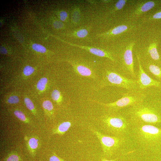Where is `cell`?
<instances>
[{"label":"cell","instance_id":"obj_1","mask_svg":"<svg viewBox=\"0 0 161 161\" xmlns=\"http://www.w3.org/2000/svg\"><path fill=\"white\" fill-rule=\"evenodd\" d=\"M143 101L129 107L127 110L126 114L129 117L130 123L132 125L161 123V117L159 114L153 108L144 104Z\"/></svg>","mask_w":161,"mask_h":161},{"label":"cell","instance_id":"obj_2","mask_svg":"<svg viewBox=\"0 0 161 161\" xmlns=\"http://www.w3.org/2000/svg\"><path fill=\"white\" fill-rule=\"evenodd\" d=\"M132 132L135 140L143 148H153L161 143V129L152 125H132Z\"/></svg>","mask_w":161,"mask_h":161},{"label":"cell","instance_id":"obj_3","mask_svg":"<svg viewBox=\"0 0 161 161\" xmlns=\"http://www.w3.org/2000/svg\"><path fill=\"white\" fill-rule=\"evenodd\" d=\"M101 121L105 130L114 136L125 137L129 131L130 123L121 114H106L102 117Z\"/></svg>","mask_w":161,"mask_h":161},{"label":"cell","instance_id":"obj_4","mask_svg":"<svg viewBox=\"0 0 161 161\" xmlns=\"http://www.w3.org/2000/svg\"><path fill=\"white\" fill-rule=\"evenodd\" d=\"M102 85L116 86L122 88L129 91L140 90L137 80L128 78L119 73L107 70L104 73Z\"/></svg>","mask_w":161,"mask_h":161},{"label":"cell","instance_id":"obj_5","mask_svg":"<svg viewBox=\"0 0 161 161\" xmlns=\"http://www.w3.org/2000/svg\"><path fill=\"white\" fill-rule=\"evenodd\" d=\"M145 98V95L143 92L138 90L124 93L121 98L113 102L107 103L96 102L110 109L117 111L141 103Z\"/></svg>","mask_w":161,"mask_h":161},{"label":"cell","instance_id":"obj_6","mask_svg":"<svg viewBox=\"0 0 161 161\" xmlns=\"http://www.w3.org/2000/svg\"><path fill=\"white\" fill-rule=\"evenodd\" d=\"M92 131L99 140L105 154H112L126 142L125 137L106 135L94 130Z\"/></svg>","mask_w":161,"mask_h":161},{"label":"cell","instance_id":"obj_7","mask_svg":"<svg viewBox=\"0 0 161 161\" xmlns=\"http://www.w3.org/2000/svg\"><path fill=\"white\" fill-rule=\"evenodd\" d=\"M135 43L132 41L129 43L124 49L122 55V61L124 71L132 78H136L134 72L132 49Z\"/></svg>","mask_w":161,"mask_h":161},{"label":"cell","instance_id":"obj_8","mask_svg":"<svg viewBox=\"0 0 161 161\" xmlns=\"http://www.w3.org/2000/svg\"><path fill=\"white\" fill-rule=\"evenodd\" d=\"M136 56L139 65L137 80L139 89L143 90L152 86L161 87L160 82L152 79L145 72L142 67L138 55H137Z\"/></svg>","mask_w":161,"mask_h":161},{"label":"cell","instance_id":"obj_9","mask_svg":"<svg viewBox=\"0 0 161 161\" xmlns=\"http://www.w3.org/2000/svg\"><path fill=\"white\" fill-rule=\"evenodd\" d=\"M160 1L143 0L138 2L129 17L133 18L139 17L145 12L151 10L160 3Z\"/></svg>","mask_w":161,"mask_h":161},{"label":"cell","instance_id":"obj_10","mask_svg":"<svg viewBox=\"0 0 161 161\" xmlns=\"http://www.w3.org/2000/svg\"><path fill=\"white\" fill-rule=\"evenodd\" d=\"M70 44L72 46L84 49L96 56L106 58L113 61H115V59L112 54L109 52L104 50L90 47L79 45L73 44L70 43Z\"/></svg>","mask_w":161,"mask_h":161},{"label":"cell","instance_id":"obj_11","mask_svg":"<svg viewBox=\"0 0 161 161\" xmlns=\"http://www.w3.org/2000/svg\"><path fill=\"white\" fill-rule=\"evenodd\" d=\"M70 62L76 73L83 76L95 78L93 72L86 66L80 64L74 61H70Z\"/></svg>","mask_w":161,"mask_h":161},{"label":"cell","instance_id":"obj_12","mask_svg":"<svg viewBox=\"0 0 161 161\" xmlns=\"http://www.w3.org/2000/svg\"><path fill=\"white\" fill-rule=\"evenodd\" d=\"M128 29V27L127 25L122 24L117 26L103 33L97 34L96 37L103 38L110 37L125 32Z\"/></svg>","mask_w":161,"mask_h":161},{"label":"cell","instance_id":"obj_13","mask_svg":"<svg viewBox=\"0 0 161 161\" xmlns=\"http://www.w3.org/2000/svg\"><path fill=\"white\" fill-rule=\"evenodd\" d=\"M158 42L154 40L149 44L147 50V54L151 59L157 62L160 60V56L157 50Z\"/></svg>","mask_w":161,"mask_h":161},{"label":"cell","instance_id":"obj_14","mask_svg":"<svg viewBox=\"0 0 161 161\" xmlns=\"http://www.w3.org/2000/svg\"><path fill=\"white\" fill-rule=\"evenodd\" d=\"M90 27H81L73 30L69 34L71 37L75 38H83L86 37L89 34Z\"/></svg>","mask_w":161,"mask_h":161},{"label":"cell","instance_id":"obj_15","mask_svg":"<svg viewBox=\"0 0 161 161\" xmlns=\"http://www.w3.org/2000/svg\"><path fill=\"white\" fill-rule=\"evenodd\" d=\"M72 126V123L69 121L63 122L59 125L54 129L53 133L60 135L64 134Z\"/></svg>","mask_w":161,"mask_h":161},{"label":"cell","instance_id":"obj_16","mask_svg":"<svg viewBox=\"0 0 161 161\" xmlns=\"http://www.w3.org/2000/svg\"><path fill=\"white\" fill-rule=\"evenodd\" d=\"M147 70L156 78L161 80V67L151 63L146 65Z\"/></svg>","mask_w":161,"mask_h":161},{"label":"cell","instance_id":"obj_17","mask_svg":"<svg viewBox=\"0 0 161 161\" xmlns=\"http://www.w3.org/2000/svg\"><path fill=\"white\" fill-rule=\"evenodd\" d=\"M81 12L80 8L77 6H75L72 13L71 20L74 25L79 24L81 21Z\"/></svg>","mask_w":161,"mask_h":161},{"label":"cell","instance_id":"obj_18","mask_svg":"<svg viewBox=\"0 0 161 161\" xmlns=\"http://www.w3.org/2000/svg\"><path fill=\"white\" fill-rule=\"evenodd\" d=\"M127 1L126 0H118L110 10V13H114L117 11L122 9L125 5Z\"/></svg>","mask_w":161,"mask_h":161},{"label":"cell","instance_id":"obj_19","mask_svg":"<svg viewBox=\"0 0 161 161\" xmlns=\"http://www.w3.org/2000/svg\"><path fill=\"white\" fill-rule=\"evenodd\" d=\"M52 99L58 103H60L62 100V97L59 91L55 89L53 91L51 94Z\"/></svg>","mask_w":161,"mask_h":161},{"label":"cell","instance_id":"obj_20","mask_svg":"<svg viewBox=\"0 0 161 161\" xmlns=\"http://www.w3.org/2000/svg\"><path fill=\"white\" fill-rule=\"evenodd\" d=\"M47 82V79L46 78H41L38 82L37 88L40 91H43L45 88Z\"/></svg>","mask_w":161,"mask_h":161},{"label":"cell","instance_id":"obj_21","mask_svg":"<svg viewBox=\"0 0 161 161\" xmlns=\"http://www.w3.org/2000/svg\"><path fill=\"white\" fill-rule=\"evenodd\" d=\"M145 18V21H147L161 19V11H158Z\"/></svg>","mask_w":161,"mask_h":161},{"label":"cell","instance_id":"obj_22","mask_svg":"<svg viewBox=\"0 0 161 161\" xmlns=\"http://www.w3.org/2000/svg\"><path fill=\"white\" fill-rule=\"evenodd\" d=\"M32 49L35 51L44 53L46 52V48L42 45L37 44H34L32 45Z\"/></svg>","mask_w":161,"mask_h":161},{"label":"cell","instance_id":"obj_23","mask_svg":"<svg viewBox=\"0 0 161 161\" xmlns=\"http://www.w3.org/2000/svg\"><path fill=\"white\" fill-rule=\"evenodd\" d=\"M28 145L31 149H36L38 146V140L34 137L31 138L28 141Z\"/></svg>","mask_w":161,"mask_h":161},{"label":"cell","instance_id":"obj_24","mask_svg":"<svg viewBox=\"0 0 161 161\" xmlns=\"http://www.w3.org/2000/svg\"><path fill=\"white\" fill-rule=\"evenodd\" d=\"M14 113L15 116L20 120L24 122L27 121L25 115L21 111L19 110H15Z\"/></svg>","mask_w":161,"mask_h":161},{"label":"cell","instance_id":"obj_25","mask_svg":"<svg viewBox=\"0 0 161 161\" xmlns=\"http://www.w3.org/2000/svg\"><path fill=\"white\" fill-rule=\"evenodd\" d=\"M42 106L45 109L51 111L53 109V106L52 102L49 100L44 101L42 103Z\"/></svg>","mask_w":161,"mask_h":161},{"label":"cell","instance_id":"obj_26","mask_svg":"<svg viewBox=\"0 0 161 161\" xmlns=\"http://www.w3.org/2000/svg\"><path fill=\"white\" fill-rule=\"evenodd\" d=\"M34 71V69L29 66H25L23 69V72L26 76H29L32 74Z\"/></svg>","mask_w":161,"mask_h":161},{"label":"cell","instance_id":"obj_27","mask_svg":"<svg viewBox=\"0 0 161 161\" xmlns=\"http://www.w3.org/2000/svg\"><path fill=\"white\" fill-rule=\"evenodd\" d=\"M24 102L27 108L30 110L34 109V105L31 100L28 98L26 97L24 99Z\"/></svg>","mask_w":161,"mask_h":161},{"label":"cell","instance_id":"obj_28","mask_svg":"<svg viewBox=\"0 0 161 161\" xmlns=\"http://www.w3.org/2000/svg\"><path fill=\"white\" fill-rule=\"evenodd\" d=\"M53 25L54 27L57 29H62L64 27V24L61 21L58 20H54Z\"/></svg>","mask_w":161,"mask_h":161},{"label":"cell","instance_id":"obj_29","mask_svg":"<svg viewBox=\"0 0 161 161\" xmlns=\"http://www.w3.org/2000/svg\"><path fill=\"white\" fill-rule=\"evenodd\" d=\"M59 13V18L61 21H64L66 20L68 17V14L66 11H61Z\"/></svg>","mask_w":161,"mask_h":161},{"label":"cell","instance_id":"obj_30","mask_svg":"<svg viewBox=\"0 0 161 161\" xmlns=\"http://www.w3.org/2000/svg\"><path fill=\"white\" fill-rule=\"evenodd\" d=\"M19 101L18 97L16 95H13L10 97L7 100L8 102L10 104H16L18 103Z\"/></svg>","mask_w":161,"mask_h":161},{"label":"cell","instance_id":"obj_31","mask_svg":"<svg viewBox=\"0 0 161 161\" xmlns=\"http://www.w3.org/2000/svg\"><path fill=\"white\" fill-rule=\"evenodd\" d=\"M18 156L16 154H12L9 156L7 159L6 161H18Z\"/></svg>","mask_w":161,"mask_h":161},{"label":"cell","instance_id":"obj_32","mask_svg":"<svg viewBox=\"0 0 161 161\" xmlns=\"http://www.w3.org/2000/svg\"><path fill=\"white\" fill-rule=\"evenodd\" d=\"M49 161H63L55 155H53L49 158Z\"/></svg>","mask_w":161,"mask_h":161},{"label":"cell","instance_id":"obj_33","mask_svg":"<svg viewBox=\"0 0 161 161\" xmlns=\"http://www.w3.org/2000/svg\"><path fill=\"white\" fill-rule=\"evenodd\" d=\"M0 52L3 54H6L7 53V50L6 49L2 46L0 47Z\"/></svg>","mask_w":161,"mask_h":161},{"label":"cell","instance_id":"obj_34","mask_svg":"<svg viewBox=\"0 0 161 161\" xmlns=\"http://www.w3.org/2000/svg\"><path fill=\"white\" fill-rule=\"evenodd\" d=\"M103 161H112V160H103Z\"/></svg>","mask_w":161,"mask_h":161}]
</instances>
